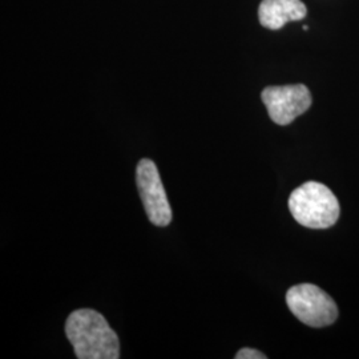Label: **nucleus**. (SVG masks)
I'll return each mask as SVG.
<instances>
[{
	"label": "nucleus",
	"instance_id": "f257e3e1",
	"mask_svg": "<svg viewBox=\"0 0 359 359\" xmlns=\"http://www.w3.org/2000/svg\"><path fill=\"white\" fill-rule=\"evenodd\" d=\"M65 334L79 359L120 358V341L99 311L80 309L69 314Z\"/></svg>",
	"mask_w": 359,
	"mask_h": 359
},
{
	"label": "nucleus",
	"instance_id": "f03ea898",
	"mask_svg": "<svg viewBox=\"0 0 359 359\" xmlns=\"http://www.w3.org/2000/svg\"><path fill=\"white\" fill-rule=\"evenodd\" d=\"M289 209L298 224L310 229H327L339 218V203L326 185L308 181L289 197Z\"/></svg>",
	"mask_w": 359,
	"mask_h": 359
},
{
	"label": "nucleus",
	"instance_id": "7ed1b4c3",
	"mask_svg": "<svg viewBox=\"0 0 359 359\" xmlns=\"http://www.w3.org/2000/svg\"><path fill=\"white\" fill-rule=\"evenodd\" d=\"M286 304L295 317L311 327L329 326L338 318L333 298L313 283H301L286 293Z\"/></svg>",
	"mask_w": 359,
	"mask_h": 359
},
{
	"label": "nucleus",
	"instance_id": "20e7f679",
	"mask_svg": "<svg viewBox=\"0 0 359 359\" xmlns=\"http://www.w3.org/2000/svg\"><path fill=\"white\" fill-rule=\"evenodd\" d=\"M136 182L149 221L156 226H168L172 221V209L158 169L152 160H140L136 168Z\"/></svg>",
	"mask_w": 359,
	"mask_h": 359
},
{
	"label": "nucleus",
	"instance_id": "39448f33",
	"mask_svg": "<svg viewBox=\"0 0 359 359\" xmlns=\"http://www.w3.org/2000/svg\"><path fill=\"white\" fill-rule=\"evenodd\" d=\"M270 118L278 126H289L311 105V93L304 84L266 87L261 93Z\"/></svg>",
	"mask_w": 359,
	"mask_h": 359
},
{
	"label": "nucleus",
	"instance_id": "423d86ee",
	"mask_svg": "<svg viewBox=\"0 0 359 359\" xmlns=\"http://www.w3.org/2000/svg\"><path fill=\"white\" fill-rule=\"evenodd\" d=\"M308 15V8L301 0H262L258 7L261 26L277 31L289 22H297Z\"/></svg>",
	"mask_w": 359,
	"mask_h": 359
},
{
	"label": "nucleus",
	"instance_id": "0eeeda50",
	"mask_svg": "<svg viewBox=\"0 0 359 359\" xmlns=\"http://www.w3.org/2000/svg\"><path fill=\"white\" fill-rule=\"evenodd\" d=\"M236 359H266V355L258 350L250 348V347H245L241 348L237 354H236Z\"/></svg>",
	"mask_w": 359,
	"mask_h": 359
}]
</instances>
